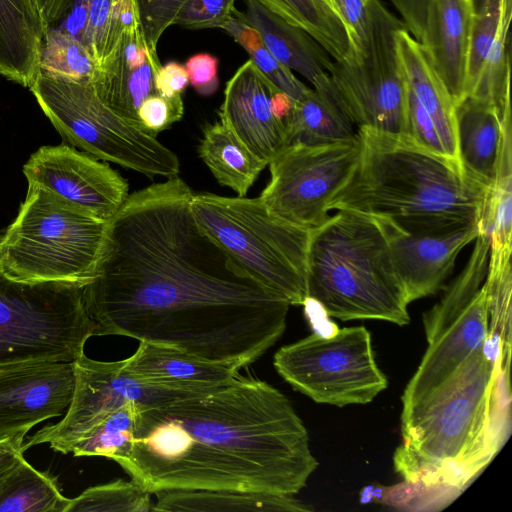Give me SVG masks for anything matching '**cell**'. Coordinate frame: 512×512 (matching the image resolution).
Masks as SVG:
<instances>
[{"label":"cell","mask_w":512,"mask_h":512,"mask_svg":"<svg viewBox=\"0 0 512 512\" xmlns=\"http://www.w3.org/2000/svg\"><path fill=\"white\" fill-rule=\"evenodd\" d=\"M192 196L177 176L128 196L108 221L85 307L93 336H126L240 370L280 339L291 305L199 228Z\"/></svg>","instance_id":"1"},{"label":"cell","mask_w":512,"mask_h":512,"mask_svg":"<svg viewBox=\"0 0 512 512\" xmlns=\"http://www.w3.org/2000/svg\"><path fill=\"white\" fill-rule=\"evenodd\" d=\"M115 462L151 494L295 495L318 467L289 399L240 374L216 389L140 410L131 449Z\"/></svg>","instance_id":"2"},{"label":"cell","mask_w":512,"mask_h":512,"mask_svg":"<svg viewBox=\"0 0 512 512\" xmlns=\"http://www.w3.org/2000/svg\"><path fill=\"white\" fill-rule=\"evenodd\" d=\"M510 360L487 339L424 401L401 413L395 471L408 483L462 490L510 430Z\"/></svg>","instance_id":"3"},{"label":"cell","mask_w":512,"mask_h":512,"mask_svg":"<svg viewBox=\"0 0 512 512\" xmlns=\"http://www.w3.org/2000/svg\"><path fill=\"white\" fill-rule=\"evenodd\" d=\"M361 151L329 210H349L399 229L427 232L478 223L489 186L462 164L405 134L358 128Z\"/></svg>","instance_id":"4"},{"label":"cell","mask_w":512,"mask_h":512,"mask_svg":"<svg viewBox=\"0 0 512 512\" xmlns=\"http://www.w3.org/2000/svg\"><path fill=\"white\" fill-rule=\"evenodd\" d=\"M338 212L311 230L307 293L325 314L342 321L410 322L407 296L385 232L373 217Z\"/></svg>","instance_id":"5"},{"label":"cell","mask_w":512,"mask_h":512,"mask_svg":"<svg viewBox=\"0 0 512 512\" xmlns=\"http://www.w3.org/2000/svg\"><path fill=\"white\" fill-rule=\"evenodd\" d=\"M108 221L28 184L14 221L0 236V271L22 282L82 286L96 275Z\"/></svg>","instance_id":"6"},{"label":"cell","mask_w":512,"mask_h":512,"mask_svg":"<svg viewBox=\"0 0 512 512\" xmlns=\"http://www.w3.org/2000/svg\"><path fill=\"white\" fill-rule=\"evenodd\" d=\"M193 218L236 264L261 285L303 305L311 230L274 216L260 197L194 194Z\"/></svg>","instance_id":"7"},{"label":"cell","mask_w":512,"mask_h":512,"mask_svg":"<svg viewBox=\"0 0 512 512\" xmlns=\"http://www.w3.org/2000/svg\"><path fill=\"white\" fill-rule=\"evenodd\" d=\"M82 285L22 282L0 271V367L37 361H75L95 324Z\"/></svg>","instance_id":"8"},{"label":"cell","mask_w":512,"mask_h":512,"mask_svg":"<svg viewBox=\"0 0 512 512\" xmlns=\"http://www.w3.org/2000/svg\"><path fill=\"white\" fill-rule=\"evenodd\" d=\"M40 108L60 135L93 157L148 177H174L176 154L105 105L91 84L38 74L30 87Z\"/></svg>","instance_id":"9"},{"label":"cell","mask_w":512,"mask_h":512,"mask_svg":"<svg viewBox=\"0 0 512 512\" xmlns=\"http://www.w3.org/2000/svg\"><path fill=\"white\" fill-rule=\"evenodd\" d=\"M490 237L480 231L469 259L440 301L423 315L425 354L402 395V412L424 401L463 362L485 345L489 315L484 281Z\"/></svg>","instance_id":"10"},{"label":"cell","mask_w":512,"mask_h":512,"mask_svg":"<svg viewBox=\"0 0 512 512\" xmlns=\"http://www.w3.org/2000/svg\"><path fill=\"white\" fill-rule=\"evenodd\" d=\"M404 23L379 0H370L365 42L328 70L326 90L358 128L406 135V82L395 34Z\"/></svg>","instance_id":"11"},{"label":"cell","mask_w":512,"mask_h":512,"mask_svg":"<svg viewBox=\"0 0 512 512\" xmlns=\"http://www.w3.org/2000/svg\"><path fill=\"white\" fill-rule=\"evenodd\" d=\"M273 365L295 390L321 404H367L388 386L364 326L316 331L279 348Z\"/></svg>","instance_id":"12"},{"label":"cell","mask_w":512,"mask_h":512,"mask_svg":"<svg viewBox=\"0 0 512 512\" xmlns=\"http://www.w3.org/2000/svg\"><path fill=\"white\" fill-rule=\"evenodd\" d=\"M358 134L350 141L286 145L270 162V182L259 196L271 214L314 230L329 218V202L360 157Z\"/></svg>","instance_id":"13"},{"label":"cell","mask_w":512,"mask_h":512,"mask_svg":"<svg viewBox=\"0 0 512 512\" xmlns=\"http://www.w3.org/2000/svg\"><path fill=\"white\" fill-rule=\"evenodd\" d=\"M75 385L71 403L58 423L38 430L24 449L48 443L63 454L110 412L127 403L140 409L200 392L169 389L145 382L130 374L119 361H98L82 354L74 361Z\"/></svg>","instance_id":"14"},{"label":"cell","mask_w":512,"mask_h":512,"mask_svg":"<svg viewBox=\"0 0 512 512\" xmlns=\"http://www.w3.org/2000/svg\"><path fill=\"white\" fill-rule=\"evenodd\" d=\"M28 184L109 221L128 198L127 181L109 165L67 144L42 146L23 166Z\"/></svg>","instance_id":"15"},{"label":"cell","mask_w":512,"mask_h":512,"mask_svg":"<svg viewBox=\"0 0 512 512\" xmlns=\"http://www.w3.org/2000/svg\"><path fill=\"white\" fill-rule=\"evenodd\" d=\"M395 42L406 82V135L425 148L460 162L455 101L421 43L405 26L397 30Z\"/></svg>","instance_id":"16"},{"label":"cell","mask_w":512,"mask_h":512,"mask_svg":"<svg viewBox=\"0 0 512 512\" xmlns=\"http://www.w3.org/2000/svg\"><path fill=\"white\" fill-rule=\"evenodd\" d=\"M75 385L74 361H37L0 367V437L25 436L66 413Z\"/></svg>","instance_id":"17"},{"label":"cell","mask_w":512,"mask_h":512,"mask_svg":"<svg viewBox=\"0 0 512 512\" xmlns=\"http://www.w3.org/2000/svg\"><path fill=\"white\" fill-rule=\"evenodd\" d=\"M377 220L385 232L409 303L435 294L452 273L461 250L479 234L477 222L410 233L384 220Z\"/></svg>","instance_id":"18"},{"label":"cell","mask_w":512,"mask_h":512,"mask_svg":"<svg viewBox=\"0 0 512 512\" xmlns=\"http://www.w3.org/2000/svg\"><path fill=\"white\" fill-rule=\"evenodd\" d=\"M276 89L249 59L227 81L219 112L220 122L267 165L286 146L284 123L271 111Z\"/></svg>","instance_id":"19"},{"label":"cell","mask_w":512,"mask_h":512,"mask_svg":"<svg viewBox=\"0 0 512 512\" xmlns=\"http://www.w3.org/2000/svg\"><path fill=\"white\" fill-rule=\"evenodd\" d=\"M160 67L159 59L150 54L137 28L121 37L97 67L91 84L105 105L140 127L137 110L147 97L157 94L154 75Z\"/></svg>","instance_id":"20"},{"label":"cell","mask_w":512,"mask_h":512,"mask_svg":"<svg viewBox=\"0 0 512 512\" xmlns=\"http://www.w3.org/2000/svg\"><path fill=\"white\" fill-rule=\"evenodd\" d=\"M471 0H428L421 45L455 104L465 97Z\"/></svg>","instance_id":"21"},{"label":"cell","mask_w":512,"mask_h":512,"mask_svg":"<svg viewBox=\"0 0 512 512\" xmlns=\"http://www.w3.org/2000/svg\"><path fill=\"white\" fill-rule=\"evenodd\" d=\"M126 370L135 377L174 390L206 392L231 382L240 373L232 367L201 359L182 350L140 342L124 359Z\"/></svg>","instance_id":"22"},{"label":"cell","mask_w":512,"mask_h":512,"mask_svg":"<svg viewBox=\"0 0 512 512\" xmlns=\"http://www.w3.org/2000/svg\"><path fill=\"white\" fill-rule=\"evenodd\" d=\"M241 15L281 64L302 75L313 88L327 81L333 59L307 32L287 22L260 0H246V12Z\"/></svg>","instance_id":"23"},{"label":"cell","mask_w":512,"mask_h":512,"mask_svg":"<svg viewBox=\"0 0 512 512\" xmlns=\"http://www.w3.org/2000/svg\"><path fill=\"white\" fill-rule=\"evenodd\" d=\"M45 31L33 0H0V75L30 88Z\"/></svg>","instance_id":"24"},{"label":"cell","mask_w":512,"mask_h":512,"mask_svg":"<svg viewBox=\"0 0 512 512\" xmlns=\"http://www.w3.org/2000/svg\"><path fill=\"white\" fill-rule=\"evenodd\" d=\"M502 129L503 114L494 105L469 96L456 104L459 160L487 186L495 176Z\"/></svg>","instance_id":"25"},{"label":"cell","mask_w":512,"mask_h":512,"mask_svg":"<svg viewBox=\"0 0 512 512\" xmlns=\"http://www.w3.org/2000/svg\"><path fill=\"white\" fill-rule=\"evenodd\" d=\"M511 106L503 114V129L495 176L489 186L478 222L490 237L488 270L510 262L512 231V146Z\"/></svg>","instance_id":"26"},{"label":"cell","mask_w":512,"mask_h":512,"mask_svg":"<svg viewBox=\"0 0 512 512\" xmlns=\"http://www.w3.org/2000/svg\"><path fill=\"white\" fill-rule=\"evenodd\" d=\"M159 512H305L311 507L294 495L232 490H166L156 493Z\"/></svg>","instance_id":"27"},{"label":"cell","mask_w":512,"mask_h":512,"mask_svg":"<svg viewBox=\"0 0 512 512\" xmlns=\"http://www.w3.org/2000/svg\"><path fill=\"white\" fill-rule=\"evenodd\" d=\"M284 126L286 145H322L356 137L350 119L323 89H310L303 98L295 101Z\"/></svg>","instance_id":"28"},{"label":"cell","mask_w":512,"mask_h":512,"mask_svg":"<svg viewBox=\"0 0 512 512\" xmlns=\"http://www.w3.org/2000/svg\"><path fill=\"white\" fill-rule=\"evenodd\" d=\"M198 153L216 180L241 197L267 166L220 121L204 126Z\"/></svg>","instance_id":"29"},{"label":"cell","mask_w":512,"mask_h":512,"mask_svg":"<svg viewBox=\"0 0 512 512\" xmlns=\"http://www.w3.org/2000/svg\"><path fill=\"white\" fill-rule=\"evenodd\" d=\"M70 498L57 480L23 457L0 484V512H67Z\"/></svg>","instance_id":"30"},{"label":"cell","mask_w":512,"mask_h":512,"mask_svg":"<svg viewBox=\"0 0 512 512\" xmlns=\"http://www.w3.org/2000/svg\"><path fill=\"white\" fill-rule=\"evenodd\" d=\"M287 22L307 32L333 60L350 51L342 21L330 0H260Z\"/></svg>","instance_id":"31"},{"label":"cell","mask_w":512,"mask_h":512,"mask_svg":"<svg viewBox=\"0 0 512 512\" xmlns=\"http://www.w3.org/2000/svg\"><path fill=\"white\" fill-rule=\"evenodd\" d=\"M97 64L83 45L72 34L49 27L44 34L39 59V73L66 81L91 82Z\"/></svg>","instance_id":"32"},{"label":"cell","mask_w":512,"mask_h":512,"mask_svg":"<svg viewBox=\"0 0 512 512\" xmlns=\"http://www.w3.org/2000/svg\"><path fill=\"white\" fill-rule=\"evenodd\" d=\"M511 16L512 0H502L501 18L494 42L467 95L494 105L501 114L510 106L511 68L507 45Z\"/></svg>","instance_id":"33"},{"label":"cell","mask_w":512,"mask_h":512,"mask_svg":"<svg viewBox=\"0 0 512 512\" xmlns=\"http://www.w3.org/2000/svg\"><path fill=\"white\" fill-rule=\"evenodd\" d=\"M140 410L130 402L110 412L72 445L70 453L75 457L101 456L114 461L125 457L131 449Z\"/></svg>","instance_id":"34"},{"label":"cell","mask_w":512,"mask_h":512,"mask_svg":"<svg viewBox=\"0 0 512 512\" xmlns=\"http://www.w3.org/2000/svg\"><path fill=\"white\" fill-rule=\"evenodd\" d=\"M221 29L227 31L244 48L260 73L294 102L309 92L311 88L301 82L292 70L271 55L258 32L245 22L241 12L236 11Z\"/></svg>","instance_id":"35"},{"label":"cell","mask_w":512,"mask_h":512,"mask_svg":"<svg viewBox=\"0 0 512 512\" xmlns=\"http://www.w3.org/2000/svg\"><path fill=\"white\" fill-rule=\"evenodd\" d=\"M152 507L151 493L132 479H118L87 488L70 500L67 512H148Z\"/></svg>","instance_id":"36"},{"label":"cell","mask_w":512,"mask_h":512,"mask_svg":"<svg viewBox=\"0 0 512 512\" xmlns=\"http://www.w3.org/2000/svg\"><path fill=\"white\" fill-rule=\"evenodd\" d=\"M113 0H72L64 19L66 25L58 28L72 34L90 52L97 67L107 55V42Z\"/></svg>","instance_id":"37"},{"label":"cell","mask_w":512,"mask_h":512,"mask_svg":"<svg viewBox=\"0 0 512 512\" xmlns=\"http://www.w3.org/2000/svg\"><path fill=\"white\" fill-rule=\"evenodd\" d=\"M488 315V339L501 346L504 353L511 354V262L488 270L484 281Z\"/></svg>","instance_id":"38"},{"label":"cell","mask_w":512,"mask_h":512,"mask_svg":"<svg viewBox=\"0 0 512 512\" xmlns=\"http://www.w3.org/2000/svg\"><path fill=\"white\" fill-rule=\"evenodd\" d=\"M501 11L502 0H487L483 7L473 15L467 54L465 97L473 88L494 42Z\"/></svg>","instance_id":"39"},{"label":"cell","mask_w":512,"mask_h":512,"mask_svg":"<svg viewBox=\"0 0 512 512\" xmlns=\"http://www.w3.org/2000/svg\"><path fill=\"white\" fill-rule=\"evenodd\" d=\"M187 0H134L140 30L150 54L158 58L157 46L162 34Z\"/></svg>","instance_id":"40"},{"label":"cell","mask_w":512,"mask_h":512,"mask_svg":"<svg viewBox=\"0 0 512 512\" xmlns=\"http://www.w3.org/2000/svg\"><path fill=\"white\" fill-rule=\"evenodd\" d=\"M235 0H187L174 24L187 29L221 28L235 13Z\"/></svg>","instance_id":"41"},{"label":"cell","mask_w":512,"mask_h":512,"mask_svg":"<svg viewBox=\"0 0 512 512\" xmlns=\"http://www.w3.org/2000/svg\"><path fill=\"white\" fill-rule=\"evenodd\" d=\"M184 114L182 95L166 98L158 94L147 97L137 110L140 127L155 136L181 120Z\"/></svg>","instance_id":"42"},{"label":"cell","mask_w":512,"mask_h":512,"mask_svg":"<svg viewBox=\"0 0 512 512\" xmlns=\"http://www.w3.org/2000/svg\"><path fill=\"white\" fill-rule=\"evenodd\" d=\"M346 30L350 50L366 40L370 22V0H330Z\"/></svg>","instance_id":"43"},{"label":"cell","mask_w":512,"mask_h":512,"mask_svg":"<svg viewBox=\"0 0 512 512\" xmlns=\"http://www.w3.org/2000/svg\"><path fill=\"white\" fill-rule=\"evenodd\" d=\"M185 68L189 83L203 96L214 94L219 87L218 59L209 53H197L191 56Z\"/></svg>","instance_id":"44"},{"label":"cell","mask_w":512,"mask_h":512,"mask_svg":"<svg viewBox=\"0 0 512 512\" xmlns=\"http://www.w3.org/2000/svg\"><path fill=\"white\" fill-rule=\"evenodd\" d=\"M137 28L140 26L134 0H113L106 58L124 34Z\"/></svg>","instance_id":"45"},{"label":"cell","mask_w":512,"mask_h":512,"mask_svg":"<svg viewBox=\"0 0 512 512\" xmlns=\"http://www.w3.org/2000/svg\"><path fill=\"white\" fill-rule=\"evenodd\" d=\"M188 83L185 66L175 61L161 65L154 75L156 93L166 98L182 95Z\"/></svg>","instance_id":"46"},{"label":"cell","mask_w":512,"mask_h":512,"mask_svg":"<svg viewBox=\"0 0 512 512\" xmlns=\"http://www.w3.org/2000/svg\"><path fill=\"white\" fill-rule=\"evenodd\" d=\"M25 436L0 437V484L24 457Z\"/></svg>","instance_id":"47"},{"label":"cell","mask_w":512,"mask_h":512,"mask_svg":"<svg viewBox=\"0 0 512 512\" xmlns=\"http://www.w3.org/2000/svg\"><path fill=\"white\" fill-rule=\"evenodd\" d=\"M45 29L60 22L67 15L72 0H33Z\"/></svg>","instance_id":"48"},{"label":"cell","mask_w":512,"mask_h":512,"mask_svg":"<svg viewBox=\"0 0 512 512\" xmlns=\"http://www.w3.org/2000/svg\"><path fill=\"white\" fill-rule=\"evenodd\" d=\"M270 104L273 115L284 123L292 111L294 101L287 94L276 89L271 94Z\"/></svg>","instance_id":"49"},{"label":"cell","mask_w":512,"mask_h":512,"mask_svg":"<svg viewBox=\"0 0 512 512\" xmlns=\"http://www.w3.org/2000/svg\"><path fill=\"white\" fill-rule=\"evenodd\" d=\"M487 0H471L474 13L478 12Z\"/></svg>","instance_id":"50"}]
</instances>
